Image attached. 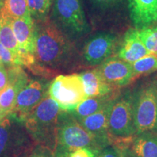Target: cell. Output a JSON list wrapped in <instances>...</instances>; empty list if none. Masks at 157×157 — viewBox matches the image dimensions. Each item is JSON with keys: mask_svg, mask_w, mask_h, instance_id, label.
<instances>
[{"mask_svg": "<svg viewBox=\"0 0 157 157\" xmlns=\"http://www.w3.org/2000/svg\"><path fill=\"white\" fill-rule=\"evenodd\" d=\"M35 65L56 74L71 65L75 56L73 42L48 17L34 20Z\"/></svg>", "mask_w": 157, "mask_h": 157, "instance_id": "6da1fadb", "label": "cell"}, {"mask_svg": "<svg viewBox=\"0 0 157 157\" xmlns=\"http://www.w3.org/2000/svg\"><path fill=\"white\" fill-rule=\"evenodd\" d=\"M82 148H90L95 153L103 148L71 113L62 111L57 125L55 157H68Z\"/></svg>", "mask_w": 157, "mask_h": 157, "instance_id": "7a4b0ae2", "label": "cell"}, {"mask_svg": "<svg viewBox=\"0 0 157 157\" xmlns=\"http://www.w3.org/2000/svg\"><path fill=\"white\" fill-rule=\"evenodd\" d=\"M62 111L48 94L25 118L23 123L36 145L53 151L58 118Z\"/></svg>", "mask_w": 157, "mask_h": 157, "instance_id": "3957f363", "label": "cell"}, {"mask_svg": "<svg viewBox=\"0 0 157 157\" xmlns=\"http://www.w3.org/2000/svg\"><path fill=\"white\" fill-rule=\"evenodd\" d=\"M35 145L23 121L11 114L0 121V157H20L32 151Z\"/></svg>", "mask_w": 157, "mask_h": 157, "instance_id": "277c9868", "label": "cell"}, {"mask_svg": "<svg viewBox=\"0 0 157 157\" xmlns=\"http://www.w3.org/2000/svg\"><path fill=\"white\" fill-rule=\"evenodd\" d=\"M109 129L111 144H119L136 134L132 111V95L129 92L119 93L111 108Z\"/></svg>", "mask_w": 157, "mask_h": 157, "instance_id": "5b68a950", "label": "cell"}, {"mask_svg": "<svg viewBox=\"0 0 157 157\" xmlns=\"http://www.w3.org/2000/svg\"><path fill=\"white\" fill-rule=\"evenodd\" d=\"M132 95L136 134L157 132V82L143 86Z\"/></svg>", "mask_w": 157, "mask_h": 157, "instance_id": "8992f818", "label": "cell"}, {"mask_svg": "<svg viewBox=\"0 0 157 157\" xmlns=\"http://www.w3.org/2000/svg\"><path fill=\"white\" fill-rule=\"evenodd\" d=\"M53 22L68 38L87 34L90 26L79 0H54Z\"/></svg>", "mask_w": 157, "mask_h": 157, "instance_id": "52a82bcc", "label": "cell"}, {"mask_svg": "<svg viewBox=\"0 0 157 157\" xmlns=\"http://www.w3.org/2000/svg\"><path fill=\"white\" fill-rule=\"evenodd\" d=\"M48 94L66 112H71L88 98L79 74L56 76L49 85Z\"/></svg>", "mask_w": 157, "mask_h": 157, "instance_id": "ba28073f", "label": "cell"}, {"mask_svg": "<svg viewBox=\"0 0 157 157\" xmlns=\"http://www.w3.org/2000/svg\"><path fill=\"white\" fill-rule=\"evenodd\" d=\"M117 38L111 33H100L92 36L82 50V58L86 66H99L111 58L117 46Z\"/></svg>", "mask_w": 157, "mask_h": 157, "instance_id": "9c48e42d", "label": "cell"}, {"mask_svg": "<svg viewBox=\"0 0 157 157\" xmlns=\"http://www.w3.org/2000/svg\"><path fill=\"white\" fill-rule=\"evenodd\" d=\"M49 85L38 80H33L19 92L16 103L10 114L20 121H24L25 118L48 95Z\"/></svg>", "mask_w": 157, "mask_h": 157, "instance_id": "30bf717a", "label": "cell"}, {"mask_svg": "<svg viewBox=\"0 0 157 157\" xmlns=\"http://www.w3.org/2000/svg\"><path fill=\"white\" fill-rule=\"evenodd\" d=\"M13 32L21 50L22 66L30 68L35 64L34 24L32 17L11 20Z\"/></svg>", "mask_w": 157, "mask_h": 157, "instance_id": "8fae6325", "label": "cell"}, {"mask_svg": "<svg viewBox=\"0 0 157 157\" xmlns=\"http://www.w3.org/2000/svg\"><path fill=\"white\" fill-rule=\"evenodd\" d=\"M97 69L104 81L114 89L127 86L134 80L132 64L118 57L107 59Z\"/></svg>", "mask_w": 157, "mask_h": 157, "instance_id": "7c38bea8", "label": "cell"}, {"mask_svg": "<svg viewBox=\"0 0 157 157\" xmlns=\"http://www.w3.org/2000/svg\"><path fill=\"white\" fill-rule=\"evenodd\" d=\"M8 82L0 92V109L10 115L16 103L19 92L29 83V76L20 66H9Z\"/></svg>", "mask_w": 157, "mask_h": 157, "instance_id": "4fadbf2b", "label": "cell"}, {"mask_svg": "<svg viewBox=\"0 0 157 157\" xmlns=\"http://www.w3.org/2000/svg\"><path fill=\"white\" fill-rule=\"evenodd\" d=\"M115 146L124 149L129 157H157V132L135 134Z\"/></svg>", "mask_w": 157, "mask_h": 157, "instance_id": "5bb4252c", "label": "cell"}, {"mask_svg": "<svg viewBox=\"0 0 157 157\" xmlns=\"http://www.w3.org/2000/svg\"><path fill=\"white\" fill-rule=\"evenodd\" d=\"M112 102L98 112L78 119L82 126L97 139L103 148L111 144L109 129V118Z\"/></svg>", "mask_w": 157, "mask_h": 157, "instance_id": "9a60e30c", "label": "cell"}, {"mask_svg": "<svg viewBox=\"0 0 157 157\" xmlns=\"http://www.w3.org/2000/svg\"><path fill=\"white\" fill-rule=\"evenodd\" d=\"M129 15L137 29L151 26L157 21V0H127Z\"/></svg>", "mask_w": 157, "mask_h": 157, "instance_id": "2e32d148", "label": "cell"}, {"mask_svg": "<svg viewBox=\"0 0 157 157\" xmlns=\"http://www.w3.org/2000/svg\"><path fill=\"white\" fill-rule=\"evenodd\" d=\"M149 54L151 53L139 38L138 29H129L124 36L123 42L118 50V58L132 64Z\"/></svg>", "mask_w": 157, "mask_h": 157, "instance_id": "e0dca14e", "label": "cell"}, {"mask_svg": "<svg viewBox=\"0 0 157 157\" xmlns=\"http://www.w3.org/2000/svg\"><path fill=\"white\" fill-rule=\"evenodd\" d=\"M79 76L88 98L106 95L117 90L104 81L97 68L82 72Z\"/></svg>", "mask_w": 157, "mask_h": 157, "instance_id": "ac0fdd59", "label": "cell"}, {"mask_svg": "<svg viewBox=\"0 0 157 157\" xmlns=\"http://www.w3.org/2000/svg\"><path fill=\"white\" fill-rule=\"evenodd\" d=\"M118 93L119 91L117 90L106 95L87 98L78 104L71 113L77 119L87 117L106 107L114 100Z\"/></svg>", "mask_w": 157, "mask_h": 157, "instance_id": "d6986e66", "label": "cell"}, {"mask_svg": "<svg viewBox=\"0 0 157 157\" xmlns=\"http://www.w3.org/2000/svg\"><path fill=\"white\" fill-rule=\"evenodd\" d=\"M0 43L17 57L21 66H22L21 60V50L12 28L10 20L2 16L0 20Z\"/></svg>", "mask_w": 157, "mask_h": 157, "instance_id": "ffe728a7", "label": "cell"}, {"mask_svg": "<svg viewBox=\"0 0 157 157\" xmlns=\"http://www.w3.org/2000/svg\"><path fill=\"white\" fill-rule=\"evenodd\" d=\"M2 17L9 20L32 17L29 11L27 0H4L0 7Z\"/></svg>", "mask_w": 157, "mask_h": 157, "instance_id": "44dd1931", "label": "cell"}, {"mask_svg": "<svg viewBox=\"0 0 157 157\" xmlns=\"http://www.w3.org/2000/svg\"><path fill=\"white\" fill-rule=\"evenodd\" d=\"M132 68L134 79L140 76L151 74L157 71V56L149 54L133 63Z\"/></svg>", "mask_w": 157, "mask_h": 157, "instance_id": "7402d4cb", "label": "cell"}, {"mask_svg": "<svg viewBox=\"0 0 157 157\" xmlns=\"http://www.w3.org/2000/svg\"><path fill=\"white\" fill-rule=\"evenodd\" d=\"M139 38L151 54H157V26H148L138 30Z\"/></svg>", "mask_w": 157, "mask_h": 157, "instance_id": "603a6c76", "label": "cell"}, {"mask_svg": "<svg viewBox=\"0 0 157 157\" xmlns=\"http://www.w3.org/2000/svg\"><path fill=\"white\" fill-rule=\"evenodd\" d=\"M52 0H27L31 17L35 20L46 17L50 10Z\"/></svg>", "mask_w": 157, "mask_h": 157, "instance_id": "cb8c5ba5", "label": "cell"}, {"mask_svg": "<svg viewBox=\"0 0 157 157\" xmlns=\"http://www.w3.org/2000/svg\"><path fill=\"white\" fill-rule=\"evenodd\" d=\"M122 1L123 0H88L94 8L102 13L118 8Z\"/></svg>", "mask_w": 157, "mask_h": 157, "instance_id": "d4e9b609", "label": "cell"}, {"mask_svg": "<svg viewBox=\"0 0 157 157\" xmlns=\"http://www.w3.org/2000/svg\"><path fill=\"white\" fill-rule=\"evenodd\" d=\"M0 62L8 66H20L19 60L13 52H10L0 43Z\"/></svg>", "mask_w": 157, "mask_h": 157, "instance_id": "484cf974", "label": "cell"}, {"mask_svg": "<svg viewBox=\"0 0 157 157\" xmlns=\"http://www.w3.org/2000/svg\"><path fill=\"white\" fill-rule=\"evenodd\" d=\"M96 157H122L121 150L119 147L111 144L100 150L96 154Z\"/></svg>", "mask_w": 157, "mask_h": 157, "instance_id": "4316f807", "label": "cell"}, {"mask_svg": "<svg viewBox=\"0 0 157 157\" xmlns=\"http://www.w3.org/2000/svg\"><path fill=\"white\" fill-rule=\"evenodd\" d=\"M27 157H55V156L53 151L50 149L40 146L35 150H33Z\"/></svg>", "mask_w": 157, "mask_h": 157, "instance_id": "83f0119b", "label": "cell"}, {"mask_svg": "<svg viewBox=\"0 0 157 157\" xmlns=\"http://www.w3.org/2000/svg\"><path fill=\"white\" fill-rule=\"evenodd\" d=\"M96 154L97 153L94 152L91 149L82 148L71 153L68 157H96Z\"/></svg>", "mask_w": 157, "mask_h": 157, "instance_id": "f1b7e54d", "label": "cell"}, {"mask_svg": "<svg viewBox=\"0 0 157 157\" xmlns=\"http://www.w3.org/2000/svg\"><path fill=\"white\" fill-rule=\"evenodd\" d=\"M8 82V74L5 68V65L0 62V92L7 86Z\"/></svg>", "mask_w": 157, "mask_h": 157, "instance_id": "f546056e", "label": "cell"}, {"mask_svg": "<svg viewBox=\"0 0 157 157\" xmlns=\"http://www.w3.org/2000/svg\"><path fill=\"white\" fill-rule=\"evenodd\" d=\"M7 116H8V115H7V113L5 112V111H3L2 110L0 109V121L2 120L4 118L7 117Z\"/></svg>", "mask_w": 157, "mask_h": 157, "instance_id": "4dcf8cb0", "label": "cell"}, {"mask_svg": "<svg viewBox=\"0 0 157 157\" xmlns=\"http://www.w3.org/2000/svg\"><path fill=\"white\" fill-rule=\"evenodd\" d=\"M121 156H122V157H129V156H128V154H127L126 151H125L124 150V149L121 148Z\"/></svg>", "mask_w": 157, "mask_h": 157, "instance_id": "1f68e13d", "label": "cell"}, {"mask_svg": "<svg viewBox=\"0 0 157 157\" xmlns=\"http://www.w3.org/2000/svg\"><path fill=\"white\" fill-rule=\"evenodd\" d=\"M0 20H1V14H0Z\"/></svg>", "mask_w": 157, "mask_h": 157, "instance_id": "d6a6232c", "label": "cell"}, {"mask_svg": "<svg viewBox=\"0 0 157 157\" xmlns=\"http://www.w3.org/2000/svg\"><path fill=\"white\" fill-rule=\"evenodd\" d=\"M0 1H1V0H0ZM0 4H1V2H0Z\"/></svg>", "mask_w": 157, "mask_h": 157, "instance_id": "836d02e7", "label": "cell"}, {"mask_svg": "<svg viewBox=\"0 0 157 157\" xmlns=\"http://www.w3.org/2000/svg\"><path fill=\"white\" fill-rule=\"evenodd\" d=\"M156 56H157V54H156Z\"/></svg>", "mask_w": 157, "mask_h": 157, "instance_id": "e575fe53", "label": "cell"}]
</instances>
